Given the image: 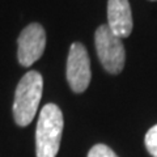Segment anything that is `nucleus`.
<instances>
[{
	"instance_id": "nucleus-1",
	"label": "nucleus",
	"mask_w": 157,
	"mask_h": 157,
	"mask_svg": "<svg viewBox=\"0 0 157 157\" xmlns=\"http://www.w3.org/2000/svg\"><path fill=\"white\" fill-rule=\"evenodd\" d=\"M43 93V78L37 71H29L18 81L13 100L14 122L25 127L32 123L37 114Z\"/></svg>"
},
{
	"instance_id": "nucleus-2",
	"label": "nucleus",
	"mask_w": 157,
	"mask_h": 157,
	"mask_svg": "<svg viewBox=\"0 0 157 157\" xmlns=\"http://www.w3.org/2000/svg\"><path fill=\"white\" fill-rule=\"evenodd\" d=\"M63 113L55 104H47L39 113L36 130L37 157H56L63 135Z\"/></svg>"
},
{
	"instance_id": "nucleus-3",
	"label": "nucleus",
	"mask_w": 157,
	"mask_h": 157,
	"mask_svg": "<svg viewBox=\"0 0 157 157\" xmlns=\"http://www.w3.org/2000/svg\"><path fill=\"white\" fill-rule=\"evenodd\" d=\"M94 45L98 59L105 71L111 75L121 73L126 62V51L122 39L117 37L107 25H101L94 34Z\"/></svg>"
},
{
	"instance_id": "nucleus-4",
	"label": "nucleus",
	"mask_w": 157,
	"mask_h": 157,
	"mask_svg": "<svg viewBox=\"0 0 157 157\" xmlns=\"http://www.w3.org/2000/svg\"><path fill=\"white\" fill-rule=\"evenodd\" d=\"M67 81L75 93H82L90 84V59L84 45L72 43L67 58Z\"/></svg>"
},
{
	"instance_id": "nucleus-5",
	"label": "nucleus",
	"mask_w": 157,
	"mask_h": 157,
	"mask_svg": "<svg viewBox=\"0 0 157 157\" xmlns=\"http://www.w3.org/2000/svg\"><path fill=\"white\" fill-rule=\"evenodd\" d=\"M17 59L22 67H30L42 56L46 47V33L39 24H30L17 39Z\"/></svg>"
},
{
	"instance_id": "nucleus-6",
	"label": "nucleus",
	"mask_w": 157,
	"mask_h": 157,
	"mask_svg": "<svg viewBox=\"0 0 157 157\" xmlns=\"http://www.w3.org/2000/svg\"><path fill=\"white\" fill-rule=\"evenodd\" d=\"M107 26L119 38L128 37L132 32V12L128 0L107 2Z\"/></svg>"
},
{
	"instance_id": "nucleus-7",
	"label": "nucleus",
	"mask_w": 157,
	"mask_h": 157,
	"mask_svg": "<svg viewBox=\"0 0 157 157\" xmlns=\"http://www.w3.org/2000/svg\"><path fill=\"white\" fill-rule=\"evenodd\" d=\"M145 147L152 157H157V124L151 127L145 134Z\"/></svg>"
},
{
	"instance_id": "nucleus-8",
	"label": "nucleus",
	"mask_w": 157,
	"mask_h": 157,
	"mask_svg": "<svg viewBox=\"0 0 157 157\" xmlns=\"http://www.w3.org/2000/svg\"><path fill=\"white\" fill-rule=\"evenodd\" d=\"M86 157H118V156L110 147H107L105 144H96L88 152Z\"/></svg>"
}]
</instances>
